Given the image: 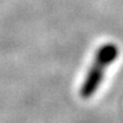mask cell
Listing matches in <instances>:
<instances>
[{
	"label": "cell",
	"mask_w": 123,
	"mask_h": 123,
	"mask_svg": "<svg viewBox=\"0 0 123 123\" xmlns=\"http://www.w3.org/2000/svg\"><path fill=\"white\" fill-rule=\"evenodd\" d=\"M119 54V47L113 42L105 43L98 48L93 62L81 84V88H80L81 98L89 99L96 93V91L99 89L104 80V75H105L107 67L114 63Z\"/></svg>",
	"instance_id": "1"
}]
</instances>
